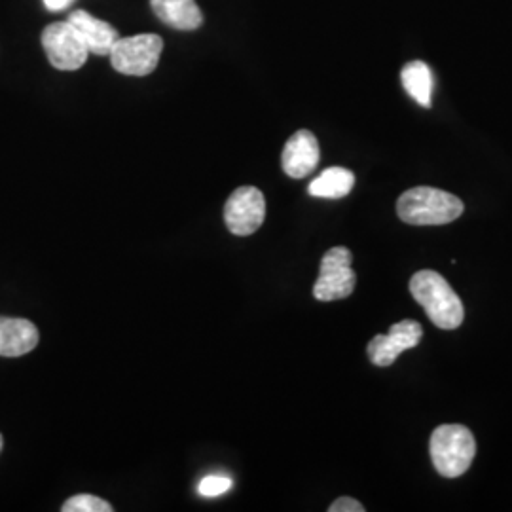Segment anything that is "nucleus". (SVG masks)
I'll return each instance as SVG.
<instances>
[{
    "label": "nucleus",
    "mask_w": 512,
    "mask_h": 512,
    "mask_svg": "<svg viewBox=\"0 0 512 512\" xmlns=\"http://www.w3.org/2000/svg\"><path fill=\"white\" fill-rule=\"evenodd\" d=\"M150 6L173 29L196 31L202 27L203 14L196 0H150Z\"/></svg>",
    "instance_id": "nucleus-12"
},
{
    "label": "nucleus",
    "mask_w": 512,
    "mask_h": 512,
    "mask_svg": "<svg viewBox=\"0 0 512 512\" xmlns=\"http://www.w3.org/2000/svg\"><path fill=\"white\" fill-rule=\"evenodd\" d=\"M63 512H112V505L105 499H99L95 495H74L61 507Z\"/></svg>",
    "instance_id": "nucleus-15"
},
{
    "label": "nucleus",
    "mask_w": 512,
    "mask_h": 512,
    "mask_svg": "<svg viewBox=\"0 0 512 512\" xmlns=\"http://www.w3.org/2000/svg\"><path fill=\"white\" fill-rule=\"evenodd\" d=\"M429 452L439 475L458 478L475 459V437L463 425H440L431 435Z\"/></svg>",
    "instance_id": "nucleus-3"
},
{
    "label": "nucleus",
    "mask_w": 512,
    "mask_h": 512,
    "mask_svg": "<svg viewBox=\"0 0 512 512\" xmlns=\"http://www.w3.org/2000/svg\"><path fill=\"white\" fill-rule=\"evenodd\" d=\"M164 52V40L160 35H135L120 37L110 52V63L114 71L128 76H147L158 67Z\"/></svg>",
    "instance_id": "nucleus-4"
},
{
    "label": "nucleus",
    "mask_w": 512,
    "mask_h": 512,
    "mask_svg": "<svg viewBox=\"0 0 512 512\" xmlns=\"http://www.w3.org/2000/svg\"><path fill=\"white\" fill-rule=\"evenodd\" d=\"M410 293L439 329H458L463 323V302L448 281L433 270H421L410 279Z\"/></svg>",
    "instance_id": "nucleus-1"
},
{
    "label": "nucleus",
    "mask_w": 512,
    "mask_h": 512,
    "mask_svg": "<svg viewBox=\"0 0 512 512\" xmlns=\"http://www.w3.org/2000/svg\"><path fill=\"white\" fill-rule=\"evenodd\" d=\"M2 444H4V440H2V435H0V452H2Z\"/></svg>",
    "instance_id": "nucleus-19"
},
{
    "label": "nucleus",
    "mask_w": 512,
    "mask_h": 512,
    "mask_svg": "<svg viewBox=\"0 0 512 512\" xmlns=\"http://www.w3.org/2000/svg\"><path fill=\"white\" fill-rule=\"evenodd\" d=\"M69 21L76 27L90 54L110 55L114 44L120 40V33L103 19L95 18L86 10H74Z\"/></svg>",
    "instance_id": "nucleus-10"
},
{
    "label": "nucleus",
    "mask_w": 512,
    "mask_h": 512,
    "mask_svg": "<svg viewBox=\"0 0 512 512\" xmlns=\"http://www.w3.org/2000/svg\"><path fill=\"white\" fill-rule=\"evenodd\" d=\"M353 255L346 247H334L321 260L319 277L313 287V296L321 302L348 298L353 293L357 275L351 268Z\"/></svg>",
    "instance_id": "nucleus-6"
},
{
    "label": "nucleus",
    "mask_w": 512,
    "mask_h": 512,
    "mask_svg": "<svg viewBox=\"0 0 512 512\" xmlns=\"http://www.w3.org/2000/svg\"><path fill=\"white\" fill-rule=\"evenodd\" d=\"M283 171L293 179H304L319 164V143L308 129L296 131L281 156Z\"/></svg>",
    "instance_id": "nucleus-9"
},
{
    "label": "nucleus",
    "mask_w": 512,
    "mask_h": 512,
    "mask_svg": "<svg viewBox=\"0 0 512 512\" xmlns=\"http://www.w3.org/2000/svg\"><path fill=\"white\" fill-rule=\"evenodd\" d=\"M355 184V175L344 167H329L317 179H313L308 188L313 198L340 200L346 198Z\"/></svg>",
    "instance_id": "nucleus-13"
},
{
    "label": "nucleus",
    "mask_w": 512,
    "mask_h": 512,
    "mask_svg": "<svg viewBox=\"0 0 512 512\" xmlns=\"http://www.w3.org/2000/svg\"><path fill=\"white\" fill-rule=\"evenodd\" d=\"M234 480L230 476L224 475H209L202 478L198 492L203 497H219V495L226 494L228 490H232Z\"/></svg>",
    "instance_id": "nucleus-16"
},
{
    "label": "nucleus",
    "mask_w": 512,
    "mask_h": 512,
    "mask_svg": "<svg viewBox=\"0 0 512 512\" xmlns=\"http://www.w3.org/2000/svg\"><path fill=\"white\" fill-rule=\"evenodd\" d=\"M401 80H403L404 90L406 93L425 109L431 107L433 101V73L429 69L427 63L423 61H412L408 63L401 73Z\"/></svg>",
    "instance_id": "nucleus-14"
},
{
    "label": "nucleus",
    "mask_w": 512,
    "mask_h": 512,
    "mask_svg": "<svg viewBox=\"0 0 512 512\" xmlns=\"http://www.w3.org/2000/svg\"><path fill=\"white\" fill-rule=\"evenodd\" d=\"M330 512H365V507L351 497H340L329 507Z\"/></svg>",
    "instance_id": "nucleus-17"
},
{
    "label": "nucleus",
    "mask_w": 512,
    "mask_h": 512,
    "mask_svg": "<svg viewBox=\"0 0 512 512\" xmlns=\"http://www.w3.org/2000/svg\"><path fill=\"white\" fill-rule=\"evenodd\" d=\"M42 48L50 65L59 71H76L88 61V48L73 23L57 21L42 31Z\"/></svg>",
    "instance_id": "nucleus-5"
},
{
    "label": "nucleus",
    "mask_w": 512,
    "mask_h": 512,
    "mask_svg": "<svg viewBox=\"0 0 512 512\" xmlns=\"http://www.w3.org/2000/svg\"><path fill=\"white\" fill-rule=\"evenodd\" d=\"M266 219V198L255 186H241L228 198L224 220L234 236H251Z\"/></svg>",
    "instance_id": "nucleus-7"
},
{
    "label": "nucleus",
    "mask_w": 512,
    "mask_h": 512,
    "mask_svg": "<svg viewBox=\"0 0 512 512\" xmlns=\"http://www.w3.org/2000/svg\"><path fill=\"white\" fill-rule=\"evenodd\" d=\"M42 2H44V6H46L50 12H61V10L69 8L74 0H42Z\"/></svg>",
    "instance_id": "nucleus-18"
},
{
    "label": "nucleus",
    "mask_w": 512,
    "mask_h": 512,
    "mask_svg": "<svg viewBox=\"0 0 512 512\" xmlns=\"http://www.w3.org/2000/svg\"><path fill=\"white\" fill-rule=\"evenodd\" d=\"M40 334L29 319L0 317V357H21L37 348Z\"/></svg>",
    "instance_id": "nucleus-11"
},
{
    "label": "nucleus",
    "mask_w": 512,
    "mask_h": 512,
    "mask_svg": "<svg viewBox=\"0 0 512 512\" xmlns=\"http://www.w3.org/2000/svg\"><path fill=\"white\" fill-rule=\"evenodd\" d=\"M423 329L418 321L404 319L395 323L387 334H376L368 344V357L376 366H391L406 349L416 348Z\"/></svg>",
    "instance_id": "nucleus-8"
},
{
    "label": "nucleus",
    "mask_w": 512,
    "mask_h": 512,
    "mask_svg": "<svg viewBox=\"0 0 512 512\" xmlns=\"http://www.w3.org/2000/svg\"><path fill=\"white\" fill-rule=\"evenodd\" d=\"M463 202L458 196L431 186H416L406 190L397 202V215L406 224L440 226L458 219Z\"/></svg>",
    "instance_id": "nucleus-2"
}]
</instances>
